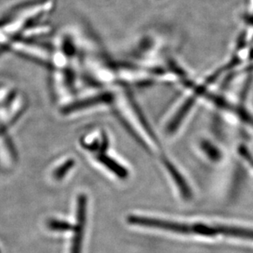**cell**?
<instances>
[{
    "label": "cell",
    "mask_w": 253,
    "mask_h": 253,
    "mask_svg": "<svg viewBox=\"0 0 253 253\" xmlns=\"http://www.w3.org/2000/svg\"><path fill=\"white\" fill-rule=\"evenodd\" d=\"M128 222L132 224L165 229L167 231L174 232L178 234H191V227L189 225L175 223V222L167 221V220L166 221L161 219H151L147 217L136 216V215L129 216Z\"/></svg>",
    "instance_id": "6da1fadb"
},
{
    "label": "cell",
    "mask_w": 253,
    "mask_h": 253,
    "mask_svg": "<svg viewBox=\"0 0 253 253\" xmlns=\"http://www.w3.org/2000/svg\"><path fill=\"white\" fill-rule=\"evenodd\" d=\"M166 166L168 169L169 173L173 177V179L175 181L176 184L178 185V188L180 190L181 194L184 198H190L191 197V192H190L188 184L185 183V181L183 179V177L181 176L180 173H178V170L176 169L174 166H172L169 161H166Z\"/></svg>",
    "instance_id": "8992f818"
},
{
    "label": "cell",
    "mask_w": 253,
    "mask_h": 253,
    "mask_svg": "<svg viewBox=\"0 0 253 253\" xmlns=\"http://www.w3.org/2000/svg\"><path fill=\"white\" fill-rule=\"evenodd\" d=\"M195 98L191 97L183 104V106L180 108V110H178L175 116L173 117V120H171V122L169 124L167 131L169 133H173L178 129V126L180 125L181 122L183 121V118L185 117L190 108L192 107V104L194 102Z\"/></svg>",
    "instance_id": "5b68a950"
},
{
    "label": "cell",
    "mask_w": 253,
    "mask_h": 253,
    "mask_svg": "<svg viewBox=\"0 0 253 253\" xmlns=\"http://www.w3.org/2000/svg\"><path fill=\"white\" fill-rule=\"evenodd\" d=\"M245 19L247 20V22H249L253 26V16H246Z\"/></svg>",
    "instance_id": "9c48e42d"
},
{
    "label": "cell",
    "mask_w": 253,
    "mask_h": 253,
    "mask_svg": "<svg viewBox=\"0 0 253 253\" xmlns=\"http://www.w3.org/2000/svg\"><path fill=\"white\" fill-rule=\"evenodd\" d=\"M48 226H49V229L54 230V231H69L72 229L70 224H68L65 221L57 220V219L49 220Z\"/></svg>",
    "instance_id": "52a82bcc"
},
{
    "label": "cell",
    "mask_w": 253,
    "mask_h": 253,
    "mask_svg": "<svg viewBox=\"0 0 253 253\" xmlns=\"http://www.w3.org/2000/svg\"><path fill=\"white\" fill-rule=\"evenodd\" d=\"M85 211H86V197L85 195H80L78 198L77 207V224L74 227V237L71 253H82L84 228H85Z\"/></svg>",
    "instance_id": "7a4b0ae2"
},
{
    "label": "cell",
    "mask_w": 253,
    "mask_h": 253,
    "mask_svg": "<svg viewBox=\"0 0 253 253\" xmlns=\"http://www.w3.org/2000/svg\"><path fill=\"white\" fill-rule=\"evenodd\" d=\"M97 159L100 163L103 164L110 171H112L113 173L116 174L118 177L121 178L127 177V171L126 170V169L120 166V164L116 162L115 160H113L110 156H106L105 154H100Z\"/></svg>",
    "instance_id": "277c9868"
},
{
    "label": "cell",
    "mask_w": 253,
    "mask_h": 253,
    "mask_svg": "<svg viewBox=\"0 0 253 253\" xmlns=\"http://www.w3.org/2000/svg\"><path fill=\"white\" fill-rule=\"evenodd\" d=\"M73 161H68L63 164L61 167H59L56 171H55V177L56 178H62L63 176L65 175L67 172L70 170V169L73 166Z\"/></svg>",
    "instance_id": "ba28073f"
},
{
    "label": "cell",
    "mask_w": 253,
    "mask_h": 253,
    "mask_svg": "<svg viewBox=\"0 0 253 253\" xmlns=\"http://www.w3.org/2000/svg\"><path fill=\"white\" fill-rule=\"evenodd\" d=\"M112 94L111 93H103L101 95H95L93 97L88 98L85 100H81L78 102L73 103L64 108L63 112L65 114L78 111V110H84L86 108L90 107L93 105H99V104H105V103H110L113 100Z\"/></svg>",
    "instance_id": "3957f363"
}]
</instances>
